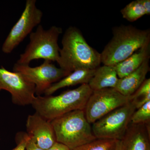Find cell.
Masks as SVG:
<instances>
[{
  "label": "cell",
  "mask_w": 150,
  "mask_h": 150,
  "mask_svg": "<svg viewBox=\"0 0 150 150\" xmlns=\"http://www.w3.org/2000/svg\"><path fill=\"white\" fill-rule=\"evenodd\" d=\"M150 124L130 122L122 142L123 150H147L150 147Z\"/></svg>",
  "instance_id": "7c38bea8"
},
{
  "label": "cell",
  "mask_w": 150,
  "mask_h": 150,
  "mask_svg": "<svg viewBox=\"0 0 150 150\" xmlns=\"http://www.w3.org/2000/svg\"><path fill=\"white\" fill-rule=\"evenodd\" d=\"M147 150H150V147L149 148V149H148Z\"/></svg>",
  "instance_id": "484cf974"
},
{
  "label": "cell",
  "mask_w": 150,
  "mask_h": 150,
  "mask_svg": "<svg viewBox=\"0 0 150 150\" xmlns=\"http://www.w3.org/2000/svg\"><path fill=\"white\" fill-rule=\"evenodd\" d=\"M118 79L112 66L104 65L96 69L88 84L93 91L106 88H115Z\"/></svg>",
  "instance_id": "9a60e30c"
},
{
  "label": "cell",
  "mask_w": 150,
  "mask_h": 150,
  "mask_svg": "<svg viewBox=\"0 0 150 150\" xmlns=\"http://www.w3.org/2000/svg\"><path fill=\"white\" fill-rule=\"evenodd\" d=\"M5 90L11 96L12 101L19 106L31 105L35 97V86L21 73L0 67V91Z\"/></svg>",
  "instance_id": "30bf717a"
},
{
  "label": "cell",
  "mask_w": 150,
  "mask_h": 150,
  "mask_svg": "<svg viewBox=\"0 0 150 150\" xmlns=\"http://www.w3.org/2000/svg\"><path fill=\"white\" fill-rule=\"evenodd\" d=\"M62 33V28L56 25L46 30L39 25L35 32L30 34L29 43L16 63L29 65L33 60L39 59L57 62L61 49L58 40Z\"/></svg>",
  "instance_id": "5b68a950"
},
{
  "label": "cell",
  "mask_w": 150,
  "mask_h": 150,
  "mask_svg": "<svg viewBox=\"0 0 150 150\" xmlns=\"http://www.w3.org/2000/svg\"><path fill=\"white\" fill-rule=\"evenodd\" d=\"M143 6L146 11V15L150 14V0H138Z\"/></svg>",
  "instance_id": "cb8c5ba5"
},
{
  "label": "cell",
  "mask_w": 150,
  "mask_h": 150,
  "mask_svg": "<svg viewBox=\"0 0 150 150\" xmlns=\"http://www.w3.org/2000/svg\"><path fill=\"white\" fill-rule=\"evenodd\" d=\"M150 44L145 45L123 62L112 66L119 79L130 74L150 58Z\"/></svg>",
  "instance_id": "5bb4252c"
},
{
  "label": "cell",
  "mask_w": 150,
  "mask_h": 150,
  "mask_svg": "<svg viewBox=\"0 0 150 150\" xmlns=\"http://www.w3.org/2000/svg\"><path fill=\"white\" fill-rule=\"evenodd\" d=\"M95 70H79L74 71L54 83L44 93L45 96L52 95L60 89L78 84H88L93 76Z\"/></svg>",
  "instance_id": "2e32d148"
},
{
  "label": "cell",
  "mask_w": 150,
  "mask_h": 150,
  "mask_svg": "<svg viewBox=\"0 0 150 150\" xmlns=\"http://www.w3.org/2000/svg\"><path fill=\"white\" fill-rule=\"evenodd\" d=\"M57 63L69 74L79 70H95L100 66L101 55L87 43L77 28L70 26L65 31Z\"/></svg>",
  "instance_id": "6da1fadb"
},
{
  "label": "cell",
  "mask_w": 150,
  "mask_h": 150,
  "mask_svg": "<svg viewBox=\"0 0 150 150\" xmlns=\"http://www.w3.org/2000/svg\"><path fill=\"white\" fill-rule=\"evenodd\" d=\"M131 123L136 124H150V101L136 109L131 116Z\"/></svg>",
  "instance_id": "ffe728a7"
},
{
  "label": "cell",
  "mask_w": 150,
  "mask_h": 150,
  "mask_svg": "<svg viewBox=\"0 0 150 150\" xmlns=\"http://www.w3.org/2000/svg\"><path fill=\"white\" fill-rule=\"evenodd\" d=\"M129 97L137 109L150 101V79H146L137 91Z\"/></svg>",
  "instance_id": "ac0fdd59"
},
{
  "label": "cell",
  "mask_w": 150,
  "mask_h": 150,
  "mask_svg": "<svg viewBox=\"0 0 150 150\" xmlns=\"http://www.w3.org/2000/svg\"><path fill=\"white\" fill-rule=\"evenodd\" d=\"M29 137L26 132H19L16 135V146L12 150H25Z\"/></svg>",
  "instance_id": "44dd1931"
},
{
  "label": "cell",
  "mask_w": 150,
  "mask_h": 150,
  "mask_svg": "<svg viewBox=\"0 0 150 150\" xmlns=\"http://www.w3.org/2000/svg\"><path fill=\"white\" fill-rule=\"evenodd\" d=\"M47 150H71L65 145L56 142Z\"/></svg>",
  "instance_id": "603a6c76"
},
{
  "label": "cell",
  "mask_w": 150,
  "mask_h": 150,
  "mask_svg": "<svg viewBox=\"0 0 150 150\" xmlns=\"http://www.w3.org/2000/svg\"><path fill=\"white\" fill-rule=\"evenodd\" d=\"M51 122L56 142L65 145L70 150H74L96 139L84 110L68 112L53 119Z\"/></svg>",
  "instance_id": "277c9868"
},
{
  "label": "cell",
  "mask_w": 150,
  "mask_h": 150,
  "mask_svg": "<svg viewBox=\"0 0 150 150\" xmlns=\"http://www.w3.org/2000/svg\"><path fill=\"white\" fill-rule=\"evenodd\" d=\"M13 71L21 73L35 85L36 96L43 94L52 84L70 74L48 60H44L43 64L35 67L16 63Z\"/></svg>",
  "instance_id": "ba28073f"
},
{
  "label": "cell",
  "mask_w": 150,
  "mask_h": 150,
  "mask_svg": "<svg viewBox=\"0 0 150 150\" xmlns=\"http://www.w3.org/2000/svg\"><path fill=\"white\" fill-rule=\"evenodd\" d=\"M25 150H44L39 147L34 141L29 137L25 146Z\"/></svg>",
  "instance_id": "7402d4cb"
},
{
  "label": "cell",
  "mask_w": 150,
  "mask_h": 150,
  "mask_svg": "<svg viewBox=\"0 0 150 150\" xmlns=\"http://www.w3.org/2000/svg\"><path fill=\"white\" fill-rule=\"evenodd\" d=\"M131 101L108 113L92 123L93 133L96 139L121 141L131 122V116L136 110Z\"/></svg>",
  "instance_id": "8992f818"
},
{
  "label": "cell",
  "mask_w": 150,
  "mask_h": 150,
  "mask_svg": "<svg viewBox=\"0 0 150 150\" xmlns=\"http://www.w3.org/2000/svg\"><path fill=\"white\" fill-rule=\"evenodd\" d=\"M114 150H123L122 141H117L116 147Z\"/></svg>",
  "instance_id": "d4e9b609"
},
{
  "label": "cell",
  "mask_w": 150,
  "mask_h": 150,
  "mask_svg": "<svg viewBox=\"0 0 150 150\" xmlns=\"http://www.w3.org/2000/svg\"><path fill=\"white\" fill-rule=\"evenodd\" d=\"M118 140L96 139L73 150H114Z\"/></svg>",
  "instance_id": "d6986e66"
},
{
  "label": "cell",
  "mask_w": 150,
  "mask_h": 150,
  "mask_svg": "<svg viewBox=\"0 0 150 150\" xmlns=\"http://www.w3.org/2000/svg\"><path fill=\"white\" fill-rule=\"evenodd\" d=\"M92 92L88 84H83L59 95L36 96L31 105L35 112L51 121L71 111L84 110Z\"/></svg>",
  "instance_id": "3957f363"
},
{
  "label": "cell",
  "mask_w": 150,
  "mask_h": 150,
  "mask_svg": "<svg viewBox=\"0 0 150 150\" xmlns=\"http://www.w3.org/2000/svg\"><path fill=\"white\" fill-rule=\"evenodd\" d=\"M149 59H147L133 72L118 79L115 89L126 96H130L133 94L146 79V75L150 70Z\"/></svg>",
  "instance_id": "4fadbf2b"
},
{
  "label": "cell",
  "mask_w": 150,
  "mask_h": 150,
  "mask_svg": "<svg viewBox=\"0 0 150 150\" xmlns=\"http://www.w3.org/2000/svg\"><path fill=\"white\" fill-rule=\"evenodd\" d=\"M27 134L40 148L47 150L56 142L51 121L35 112L28 116L26 121Z\"/></svg>",
  "instance_id": "8fae6325"
},
{
  "label": "cell",
  "mask_w": 150,
  "mask_h": 150,
  "mask_svg": "<svg viewBox=\"0 0 150 150\" xmlns=\"http://www.w3.org/2000/svg\"><path fill=\"white\" fill-rule=\"evenodd\" d=\"M121 13L123 18L131 22H134L146 15L145 9L138 0L129 3L121 10Z\"/></svg>",
  "instance_id": "e0dca14e"
},
{
  "label": "cell",
  "mask_w": 150,
  "mask_h": 150,
  "mask_svg": "<svg viewBox=\"0 0 150 150\" xmlns=\"http://www.w3.org/2000/svg\"><path fill=\"white\" fill-rule=\"evenodd\" d=\"M129 101L130 97L123 95L115 88L93 91L84 110L86 118L89 123L92 124Z\"/></svg>",
  "instance_id": "9c48e42d"
},
{
  "label": "cell",
  "mask_w": 150,
  "mask_h": 150,
  "mask_svg": "<svg viewBox=\"0 0 150 150\" xmlns=\"http://www.w3.org/2000/svg\"><path fill=\"white\" fill-rule=\"evenodd\" d=\"M112 31V39L100 54L103 65L114 66L150 43V29L122 25L113 28Z\"/></svg>",
  "instance_id": "7a4b0ae2"
},
{
  "label": "cell",
  "mask_w": 150,
  "mask_h": 150,
  "mask_svg": "<svg viewBox=\"0 0 150 150\" xmlns=\"http://www.w3.org/2000/svg\"><path fill=\"white\" fill-rule=\"evenodd\" d=\"M35 0H27L24 10L18 20L11 29L2 46L4 54H10L14 49L40 24L43 17L42 11L38 8Z\"/></svg>",
  "instance_id": "52a82bcc"
}]
</instances>
